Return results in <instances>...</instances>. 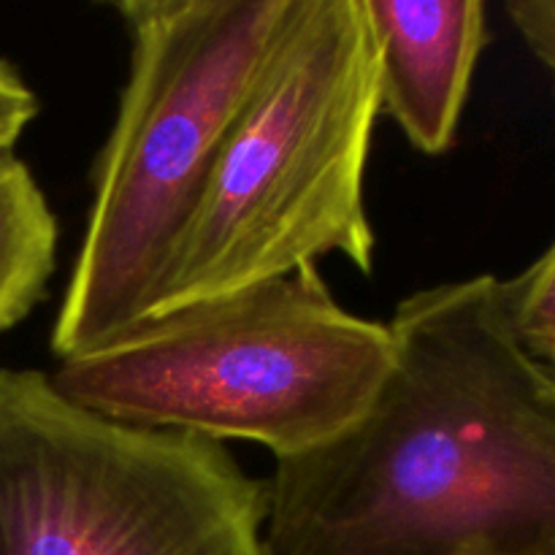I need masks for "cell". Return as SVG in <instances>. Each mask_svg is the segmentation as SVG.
<instances>
[{
  "instance_id": "6da1fadb",
  "label": "cell",
  "mask_w": 555,
  "mask_h": 555,
  "mask_svg": "<svg viewBox=\"0 0 555 555\" xmlns=\"http://www.w3.org/2000/svg\"><path fill=\"white\" fill-rule=\"evenodd\" d=\"M388 328L369 410L276 461L266 555H555V374L515 339L502 280L412 293Z\"/></svg>"
},
{
  "instance_id": "7a4b0ae2",
  "label": "cell",
  "mask_w": 555,
  "mask_h": 555,
  "mask_svg": "<svg viewBox=\"0 0 555 555\" xmlns=\"http://www.w3.org/2000/svg\"><path fill=\"white\" fill-rule=\"evenodd\" d=\"M377 117V63L361 0H296L233 119L152 314L328 255L369 274L366 163Z\"/></svg>"
},
{
  "instance_id": "3957f363",
  "label": "cell",
  "mask_w": 555,
  "mask_h": 555,
  "mask_svg": "<svg viewBox=\"0 0 555 555\" xmlns=\"http://www.w3.org/2000/svg\"><path fill=\"white\" fill-rule=\"evenodd\" d=\"M296 0H119L130 74L52 328L57 361L146 320Z\"/></svg>"
},
{
  "instance_id": "277c9868",
  "label": "cell",
  "mask_w": 555,
  "mask_h": 555,
  "mask_svg": "<svg viewBox=\"0 0 555 555\" xmlns=\"http://www.w3.org/2000/svg\"><path fill=\"white\" fill-rule=\"evenodd\" d=\"M393 363L388 323L347 312L318 266L141 320L60 361V393L139 428L258 442L276 461L345 434Z\"/></svg>"
},
{
  "instance_id": "5b68a950",
  "label": "cell",
  "mask_w": 555,
  "mask_h": 555,
  "mask_svg": "<svg viewBox=\"0 0 555 555\" xmlns=\"http://www.w3.org/2000/svg\"><path fill=\"white\" fill-rule=\"evenodd\" d=\"M266 482L225 444L85 410L0 369V555H266Z\"/></svg>"
},
{
  "instance_id": "8992f818",
  "label": "cell",
  "mask_w": 555,
  "mask_h": 555,
  "mask_svg": "<svg viewBox=\"0 0 555 555\" xmlns=\"http://www.w3.org/2000/svg\"><path fill=\"white\" fill-rule=\"evenodd\" d=\"M377 63L379 114L423 155L455 144L488 41L480 0H361Z\"/></svg>"
},
{
  "instance_id": "52a82bcc",
  "label": "cell",
  "mask_w": 555,
  "mask_h": 555,
  "mask_svg": "<svg viewBox=\"0 0 555 555\" xmlns=\"http://www.w3.org/2000/svg\"><path fill=\"white\" fill-rule=\"evenodd\" d=\"M57 255V220L14 155H0V334L33 312L43 298Z\"/></svg>"
},
{
  "instance_id": "ba28073f",
  "label": "cell",
  "mask_w": 555,
  "mask_h": 555,
  "mask_svg": "<svg viewBox=\"0 0 555 555\" xmlns=\"http://www.w3.org/2000/svg\"><path fill=\"white\" fill-rule=\"evenodd\" d=\"M502 301L520 347L555 372V242L524 274L502 282Z\"/></svg>"
},
{
  "instance_id": "9c48e42d",
  "label": "cell",
  "mask_w": 555,
  "mask_h": 555,
  "mask_svg": "<svg viewBox=\"0 0 555 555\" xmlns=\"http://www.w3.org/2000/svg\"><path fill=\"white\" fill-rule=\"evenodd\" d=\"M38 98L27 87L20 70L11 63L0 60V155L14 152L16 141L36 119Z\"/></svg>"
},
{
  "instance_id": "30bf717a",
  "label": "cell",
  "mask_w": 555,
  "mask_h": 555,
  "mask_svg": "<svg viewBox=\"0 0 555 555\" xmlns=\"http://www.w3.org/2000/svg\"><path fill=\"white\" fill-rule=\"evenodd\" d=\"M507 14L555 81V0H513Z\"/></svg>"
},
{
  "instance_id": "8fae6325",
  "label": "cell",
  "mask_w": 555,
  "mask_h": 555,
  "mask_svg": "<svg viewBox=\"0 0 555 555\" xmlns=\"http://www.w3.org/2000/svg\"><path fill=\"white\" fill-rule=\"evenodd\" d=\"M553 374H555V372H553Z\"/></svg>"
}]
</instances>
